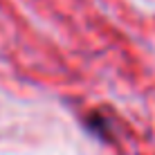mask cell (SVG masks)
I'll list each match as a JSON object with an SVG mask.
<instances>
[{"instance_id":"cell-1","label":"cell","mask_w":155,"mask_h":155,"mask_svg":"<svg viewBox=\"0 0 155 155\" xmlns=\"http://www.w3.org/2000/svg\"><path fill=\"white\" fill-rule=\"evenodd\" d=\"M83 126H85V130H88L90 135H94V137L101 140V142H113V140H115V135H113V124H110L108 117L101 115V113H90V115L83 119Z\"/></svg>"}]
</instances>
